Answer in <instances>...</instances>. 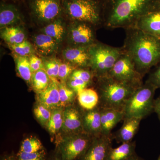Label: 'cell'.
<instances>
[{
    "label": "cell",
    "instance_id": "cell-15",
    "mask_svg": "<svg viewBox=\"0 0 160 160\" xmlns=\"http://www.w3.org/2000/svg\"><path fill=\"white\" fill-rule=\"evenodd\" d=\"M134 27L160 38V10L151 12L143 16Z\"/></svg>",
    "mask_w": 160,
    "mask_h": 160
},
{
    "label": "cell",
    "instance_id": "cell-36",
    "mask_svg": "<svg viewBox=\"0 0 160 160\" xmlns=\"http://www.w3.org/2000/svg\"><path fill=\"white\" fill-rule=\"evenodd\" d=\"M67 82V86L78 94L80 91L88 88L89 85L82 80L78 79L69 78Z\"/></svg>",
    "mask_w": 160,
    "mask_h": 160
},
{
    "label": "cell",
    "instance_id": "cell-33",
    "mask_svg": "<svg viewBox=\"0 0 160 160\" xmlns=\"http://www.w3.org/2000/svg\"><path fill=\"white\" fill-rule=\"evenodd\" d=\"M74 66L70 63L64 61L60 64L58 80L61 82H65L70 76L72 72L76 69Z\"/></svg>",
    "mask_w": 160,
    "mask_h": 160
},
{
    "label": "cell",
    "instance_id": "cell-22",
    "mask_svg": "<svg viewBox=\"0 0 160 160\" xmlns=\"http://www.w3.org/2000/svg\"><path fill=\"white\" fill-rule=\"evenodd\" d=\"M1 38L7 45H16L27 40V32L23 26H9L0 30Z\"/></svg>",
    "mask_w": 160,
    "mask_h": 160
},
{
    "label": "cell",
    "instance_id": "cell-20",
    "mask_svg": "<svg viewBox=\"0 0 160 160\" xmlns=\"http://www.w3.org/2000/svg\"><path fill=\"white\" fill-rule=\"evenodd\" d=\"M142 119L132 118L125 119L121 128L115 135L114 138L118 143L131 142L138 130Z\"/></svg>",
    "mask_w": 160,
    "mask_h": 160
},
{
    "label": "cell",
    "instance_id": "cell-19",
    "mask_svg": "<svg viewBox=\"0 0 160 160\" xmlns=\"http://www.w3.org/2000/svg\"><path fill=\"white\" fill-rule=\"evenodd\" d=\"M66 20L63 16L41 28L40 32L51 37L61 45L66 40L67 34L68 25Z\"/></svg>",
    "mask_w": 160,
    "mask_h": 160
},
{
    "label": "cell",
    "instance_id": "cell-45",
    "mask_svg": "<svg viewBox=\"0 0 160 160\" xmlns=\"http://www.w3.org/2000/svg\"><path fill=\"white\" fill-rule=\"evenodd\" d=\"M157 160H160V155L159 156V157L158 158Z\"/></svg>",
    "mask_w": 160,
    "mask_h": 160
},
{
    "label": "cell",
    "instance_id": "cell-3",
    "mask_svg": "<svg viewBox=\"0 0 160 160\" xmlns=\"http://www.w3.org/2000/svg\"><path fill=\"white\" fill-rule=\"evenodd\" d=\"M97 79V91L101 109L122 110L127 100L138 88L117 81L108 75Z\"/></svg>",
    "mask_w": 160,
    "mask_h": 160
},
{
    "label": "cell",
    "instance_id": "cell-14",
    "mask_svg": "<svg viewBox=\"0 0 160 160\" xmlns=\"http://www.w3.org/2000/svg\"><path fill=\"white\" fill-rule=\"evenodd\" d=\"M24 18L17 6L12 3L2 1L0 5V28L23 26Z\"/></svg>",
    "mask_w": 160,
    "mask_h": 160
},
{
    "label": "cell",
    "instance_id": "cell-34",
    "mask_svg": "<svg viewBox=\"0 0 160 160\" xmlns=\"http://www.w3.org/2000/svg\"><path fill=\"white\" fill-rule=\"evenodd\" d=\"M50 110L40 104L34 108L35 116L42 125L47 126L51 116L52 111Z\"/></svg>",
    "mask_w": 160,
    "mask_h": 160
},
{
    "label": "cell",
    "instance_id": "cell-9",
    "mask_svg": "<svg viewBox=\"0 0 160 160\" xmlns=\"http://www.w3.org/2000/svg\"><path fill=\"white\" fill-rule=\"evenodd\" d=\"M96 27L84 22H69L66 41L68 46L88 47L97 42Z\"/></svg>",
    "mask_w": 160,
    "mask_h": 160
},
{
    "label": "cell",
    "instance_id": "cell-6",
    "mask_svg": "<svg viewBox=\"0 0 160 160\" xmlns=\"http://www.w3.org/2000/svg\"><path fill=\"white\" fill-rule=\"evenodd\" d=\"M89 69L97 78L108 75L123 53L122 47H112L97 41L89 47Z\"/></svg>",
    "mask_w": 160,
    "mask_h": 160
},
{
    "label": "cell",
    "instance_id": "cell-25",
    "mask_svg": "<svg viewBox=\"0 0 160 160\" xmlns=\"http://www.w3.org/2000/svg\"><path fill=\"white\" fill-rule=\"evenodd\" d=\"M18 74L25 82L31 85L32 72L29 57L19 56L12 53Z\"/></svg>",
    "mask_w": 160,
    "mask_h": 160
},
{
    "label": "cell",
    "instance_id": "cell-23",
    "mask_svg": "<svg viewBox=\"0 0 160 160\" xmlns=\"http://www.w3.org/2000/svg\"><path fill=\"white\" fill-rule=\"evenodd\" d=\"M135 142L122 143L118 147L109 150L107 160H126L136 154Z\"/></svg>",
    "mask_w": 160,
    "mask_h": 160
},
{
    "label": "cell",
    "instance_id": "cell-28",
    "mask_svg": "<svg viewBox=\"0 0 160 160\" xmlns=\"http://www.w3.org/2000/svg\"><path fill=\"white\" fill-rule=\"evenodd\" d=\"M12 53L19 56L29 57L33 54H36L32 43L28 40L23 42L16 45H7Z\"/></svg>",
    "mask_w": 160,
    "mask_h": 160
},
{
    "label": "cell",
    "instance_id": "cell-41",
    "mask_svg": "<svg viewBox=\"0 0 160 160\" xmlns=\"http://www.w3.org/2000/svg\"><path fill=\"white\" fill-rule=\"evenodd\" d=\"M1 160H18L17 158L13 156H10L6 157L2 159Z\"/></svg>",
    "mask_w": 160,
    "mask_h": 160
},
{
    "label": "cell",
    "instance_id": "cell-18",
    "mask_svg": "<svg viewBox=\"0 0 160 160\" xmlns=\"http://www.w3.org/2000/svg\"><path fill=\"white\" fill-rule=\"evenodd\" d=\"M83 129L85 133L94 137L102 135L101 108L87 110L83 116Z\"/></svg>",
    "mask_w": 160,
    "mask_h": 160
},
{
    "label": "cell",
    "instance_id": "cell-21",
    "mask_svg": "<svg viewBox=\"0 0 160 160\" xmlns=\"http://www.w3.org/2000/svg\"><path fill=\"white\" fill-rule=\"evenodd\" d=\"M83 116L76 108H67L63 112L62 128L66 131H82L83 129Z\"/></svg>",
    "mask_w": 160,
    "mask_h": 160
},
{
    "label": "cell",
    "instance_id": "cell-13",
    "mask_svg": "<svg viewBox=\"0 0 160 160\" xmlns=\"http://www.w3.org/2000/svg\"><path fill=\"white\" fill-rule=\"evenodd\" d=\"M31 43L36 54L42 58L54 56L61 45L51 37L41 32L32 36Z\"/></svg>",
    "mask_w": 160,
    "mask_h": 160
},
{
    "label": "cell",
    "instance_id": "cell-40",
    "mask_svg": "<svg viewBox=\"0 0 160 160\" xmlns=\"http://www.w3.org/2000/svg\"><path fill=\"white\" fill-rule=\"evenodd\" d=\"M126 160H143L142 158L139 157L137 155L136 153L135 154H134V155L132 156V157L129 158L127 159Z\"/></svg>",
    "mask_w": 160,
    "mask_h": 160
},
{
    "label": "cell",
    "instance_id": "cell-38",
    "mask_svg": "<svg viewBox=\"0 0 160 160\" xmlns=\"http://www.w3.org/2000/svg\"><path fill=\"white\" fill-rule=\"evenodd\" d=\"M146 81L151 83L157 89L160 88V64L157 68L150 73Z\"/></svg>",
    "mask_w": 160,
    "mask_h": 160
},
{
    "label": "cell",
    "instance_id": "cell-26",
    "mask_svg": "<svg viewBox=\"0 0 160 160\" xmlns=\"http://www.w3.org/2000/svg\"><path fill=\"white\" fill-rule=\"evenodd\" d=\"M51 81L44 69H40L33 72L31 78V86L37 93L44 91L48 87Z\"/></svg>",
    "mask_w": 160,
    "mask_h": 160
},
{
    "label": "cell",
    "instance_id": "cell-10",
    "mask_svg": "<svg viewBox=\"0 0 160 160\" xmlns=\"http://www.w3.org/2000/svg\"><path fill=\"white\" fill-rule=\"evenodd\" d=\"M93 138L85 132H78L63 140L58 151L63 160H76L86 151Z\"/></svg>",
    "mask_w": 160,
    "mask_h": 160
},
{
    "label": "cell",
    "instance_id": "cell-42",
    "mask_svg": "<svg viewBox=\"0 0 160 160\" xmlns=\"http://www.w3.org/2000/svg\"><path fill=\"white\" fill-rule=\"evenodd\" d=\"M58 155L55 156L54 157L52 158L50 160H63L62 158V156H61V154L58 151Z\"/></svg>",
    "mask_w": 160,
    "mask_h": 160
},
{
    "label": "cell",
    "instance_id": "cell-43",
    "mask_svg": "<svg viewBox=\"0 0 160 160\" xmlns=\"http://www.w3.org/2000/svg\"><path fill=\"white\" fill-rule=\"evenodd\" d=\"M4 2H7V1H13V2H16V1H20V0H2Z\"/></svg>",
    "mask_w": 160,
    "mask_h": 160
},
{
    "label": "cell",
    "instance_id": "cell-17",
    "mask_svg": "<svg viewBox=\"0 0 160 160\" xmlns=\"http://www.w3.org/2000/svg\"><path fill=\"white\" fill-rule=\"evenodd\" d=\"M102 135H111L115 126L124 120L122 110L113 109H101Z\"/></svg>",
    "mask_w": 160,
    "mask_h": 160
},
{
    "label": "cell",
    "instance_id": "cell-37",
    "mask_svg": "<svg viewBox=\"0 0 160 160\" xmlns=\"http://www.w3.org/2000/svg\"><path fill=\"white\" fill-rule=\"evenodd\" d=\"M29 63L32 73L44 69V64L42 58L37 54H33L29 57Z\"/></svg>",
    "mask_w": 160,
    "mask_h": 160
},
{
    "label": "cell",
    "instance_id": "cell-16",
    "mask_svg": "<svg viewBox=\"0 0 160 160\" xmlns=\"http://www.w3.org/2000/svg\"><path fill=\"white\" fill-rule=\"evenodd\" d=\"M58 80L51 79L49 86L44 91L38 93V100L40 105L50 110L58 108L60 105V96Z\"/></svg>",
    "mask_w": 160,
    "mask_h": 160
},
{
    "label": "cell",
    "instance_id": "cell-39",
    "mask_svg": "<svg viewBox=\"0 0 160 160\" xmlns=\"http://www.w3.org/2000/svg\"><path fill=\"white\" fill-rule=\"evenodd\" d=\"M153 111L158 115V118L160 121V96L155 100Z\"/></svg>",
    "mask_w": 160,
    "mask_h": 160
},
{
    "label": "cell",
    "instance_id": "cell-7",
    "mask_svg": "<svg viewBox=\"0 0 160 160\" xmlns=\"http://www.w3.org/2000/svg\"><path fill=\"white\" fill-rule=\"evenodd\" d=\"M30 17L41 28L63 16L62 0H28Z\"/></svg>",
    "mask_w": 160,
    "mask_h": 160
},
{
    "label": "cell",
    "instance_id": "cell-11",
    "mask_svg": "<svg viewBox=\"0 0 160 160\" xmlns=\"http://www.w3.org/2000/svg\"><path fill=\"white\" fill-rule=\"evenodd\" d=\"M112 135L93 138L86 151L76 160H107L108 153L112 148Z\"/></svg>",
    "mask_w": 160,
    "mask_h": 160
},
{
    "label": "cell",
    "instance_id": "cell-30",
    "mask_svg": "<svg viewBox=\"0 0 160 160\" xmlns=\"http://www.w3.org/2000/svg\"><path fill=\"white\" fill-rule=\"evenodd\" d=\"M58 85L59 93L60 106H66L74 100L77 93L70 89L65 82H61L58 81Z\"/></svg>",
    "mask_w": 160,
    "mask_h": 160
},
{
    "label": "cell",
    "instance_id": "cell-32",
    "mask_svg": "<svg viewBox=\"0 0 160 160\" xmlns=\"http://www.w3.org/2000/svg\"><path fill=\"white\" fill-rule=\"evenodd\" d=\"M94 77V73L89 68H76L69 78L82 80L89 86L92 84Z\"/></svg>",
    "mask_w": 160,
    "mask_h": 160
},
{
    "label": "cell",
    "instance_id": "cell-1",
    "mask_svg": "<svg viewBox=\"0 0 160 160\" xmlns=\"http://www.w3.org/2000/svg\"><path fill=\"white\" fill-rule=\"evenodd\" d=\"M158 10V0H103V26L129 29L143 16Z\"/></svg>",
    "mask_w": 160,
    "mask_h": 160
},
{
    "label": "cell",
    "instance_id": "cell-5",
    "mask_svg": "<svg viewBox=\"0 0 160 160\" xmlns=\"http://www.w3.org/2000/svg\"><path fill=\"white\" fill-rule=\"evenodd\" d=\"M157 89L146 81L145 84L136 89L123 107L124 120L132 118L142 119L153 111L154 94Z\"/></svg>",
    "mask_w": 160,
    "mask_h": 160
},
{
    "label": "cell",
    "instance_id": "cell-24",
    "mask_svg": "<svg viewBox=\"0 0 160 160\" xmlns=\"http://www.w3.org/2000/svg\"><path fill=\"white\" fill-rule=\"evenodd\" d=\"M80 106L87 110H92L99 104V97L97 90L87 88L77 94Z\"/></svg>",
    "mask_w": 160,
    "mask_h": 160
},
{
    "label": "cell",
    "instance_id": "cell-31",
    "mask_svg": "<svg viewBox=\"0 0 160 160\" xmlns=\"http://www.w3.org/2000/svg\"><path fill=\"white\" fill-rule=\"evenodd\" d=\"M44 149L42 144L38 139L31 137L23 141L19 150L26 152H36Z\"/></svg>",
    "mask_w": 160,
    "mask_h": 160
},
{
    "label": "cell",
    "instance_id": "cell-44",
    "mask_svg": "<svg viewBox=\"0 0 160 160\" xmlns=\"http://www.w3.org/2000/svg\"><path fill=\"white\" fill-rule=\"evenodd\" d=\"M158 7L159 9L160 10V0H158Z\"/></svg>",
    "mask_w": 160,
    "mask_h": 160
},
{
    "label": "cell",
    "instance_id": "cell-8",
    "mask_svg": "<svg viewBox=\"0 0 160 160\" xmlns=\"http://www.w3.org/2000/svg\"><path fill=\"white\" fill-rule=\"evenodd\" d=\"M108 75L119 82L136 87H140L143 84V77L137 70L130 58L123 50Z\"/></svg>",
    "mask_w": 160,
    "mask_h": 160
},
{
    "label": "cell",
    "instance_id": "cell-4",
    "mask_svg": "<svg viewBox=\"0 0 160 160\" xmlns=\"http://www.w3.org/2000/svg\"><path fill=\"white\" fill-rule=\"evenodd\" d=\"M63 15L69 22L103 26V0H62Z\"/></svg>",
    "mask_w": 160,
    "mask_h": 160
},
{
    "label": "cell",
    "instance_id": "cell-35",
    "mask_svg": "<svg viewBox=\"0 0 160 160\" xmlns=\"http://www.w3.org/2000/svg\"><path fill=\"white\" fill-rule=\"evenodd\" d=\"M18 160H46L45 149L36 152H26L20 151L17 156Z\"/></svg>",
    "mask_w": 160,
    "mask_h": 160
},
{
    "label": "cell",
    "instance_id": "cell-12",
    "mask_svg": "<svg viewBox=\"0 0 160 160\" xmlns=\"http://www.w3.org/2000/svg\"><path fill=\"white\" fill-rule=\"evenodd\" d=\"M89 47L67 46L62 52L63 60L77 68H89Z\"/></svg>",
    "mask_w": 160,
    "mask_h": 160
},
{
    "label": "cell",
    "instance_id": "cell-27",
    "mask_svg": "<svg viewBox=\"0 0 160 160\" xmlns=\"http://www.w3.org/2000/svg\"><path fill=\"white\" fill-rule=\"evenodd\" d=\"M63 112V109L60 107L52 111L51 118L46 126L51 134L56 133L62 127Z\"/></svg>",
    "mask_w": 160,
    "mask_h": 160
},
{
    "label": "cell",
    "instance_id": "cell-2",
    "mask_svg": "<svg viewBox=\"0 0 160 160\" xmlns=\"http://www.w3.org/2000/svg\"><path fill=\"white\" fill-rule=\"evenodd\" d=\"M122 48L133 62L138 71L144 77L152 67L160 64V38L135 28L125 29Z\"/></svg>",
    "mask_w": 160,
    "mask_h": 160
},
{
    "label": "cell",
    "instance_id": "cell-29",
    "mask_svg": "<svg viewBox=\"0 0 160 160\" xmlns=\"http://www.w3.org/2000/svg\"><path fill=\"white\" fill-rule=\"evenodd\" d=\"M44 64V69L51 79L58 80V73L61 60L54 56L42 58Z\"/></svg>",
    "mask_w": 160,
    "mask_h": 160
}]
</instances>
